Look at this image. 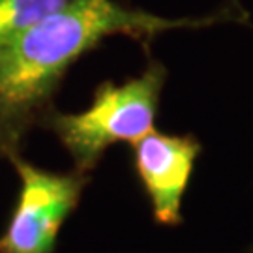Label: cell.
Here are the masks:
<instances>
[{
	"label": "cell",
	"instance_id": "obj_1",
	"mask_svg": "<svg viewBox=\"0 0 253 253\" xmlns=\"http://www.w3.org/2000/svg\"><path fill=\"white\" fill-rule=\"evenodd\" d=\"M217 25L253 27L242 6L225 4L207 15L165 17L118 0H73L34 27L0 45V160L23 150L30 129L54 107L66 73L111 36H126L145 47L174 30Z\"/></svg>",
	"mask_w": 253,
	"mask_h": 253
},
{
	"label": "cell",
	"instance_id": "obj_3",
	"mask_svg": "<svg viewBox=\"0 0 253 253\" xmlns=\"http://www.w3.org/2000/svg\"><path fill=\"white\" fill-rule=\"evenodd\" d=\"M8 162L17 172L19 191L0 236V253H56L60 231L79 207L90 174L77 169L49 171L23 154Z\"/></svg>",
	"mask_w": 253,
	"mask_h": 253
},
{
	"label": "cell",
	"instance_id": "obj_2",
	"mask_svg": "<svg viewBox=\"0 0 253 253\" xmlns=\"http://www.w3.org/2000/svg\"><path fill=\"white\" fill-rule=\"evenodd\" d=\"M167 75L165 64L150 58L135 77L100 83L84 111L62 113L53 107L40 127L56 137L72 158L73 169L90 174L113 145L131 146L156 127Z\"/></svg>",
	"mask_w": 253,
	"mask_h": 253
},
{
	"label": "cell",
	"instance_id": "obj_4",
	"mask_svg": "<svg viewBox=\"0 0 253 253\" xmlns=\"http://www.w3.org/2000/svg\"><path fill=\"white\" fill-rule=\"evenodd\" d=\"M203 145L193 133H167L154 127L131 145V165L160 227L184 223V199Z\"/></svg>",
	"mask_w": 253,
	"mask_h": 253
},
{
	"label": "cell",
	"instance_id": "obj_5",
	"mask_svg": "<svg viewBox=\"0 0 253 253\" xmlns=\"http://www.w3.org/2000/svg\"><path fill=\"white\" fill-rule=\"evenodd\" d=\"M73 0H0V45Z\"/></svg>",
	"mask_w": 253,
	"mask_h": 253
},
{
	"label": "cell",
	"instance_id": "obj_6",
	"mask_svg": "<svg viewBox=\"0 0 253 253\" xmlns=\"http://www.w3.org/2000/svg\"><path fill=\"white\" fill-rule=\"evenodd\" d=\"M236 253H253V242L252 244H248V246H244L240 252H236Z\"/></svg>",
	"mask_w": 253,
	"mask_h": 253
}]
</instances>
